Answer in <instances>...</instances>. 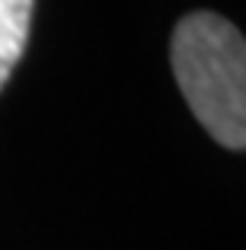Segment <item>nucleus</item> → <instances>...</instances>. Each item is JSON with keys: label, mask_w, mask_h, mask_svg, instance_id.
Returning <instances> with one entry per match:
<instances>
[{"label": "nucleus", "mask_w": 246, "mask_h": 250, "mask_svg": "<svg viewBox=\"0 0 246 250\" xmlns=\"http://www.w3.org/2000/svg\"><path fill=\"white\" fill-rule=\"evenodd\" d=\"M173 74L189 109L224 147L246 145V42L230 20L189 13L173 29Z\"/></svg>", "instance_id": "f257e3e1"}, {"label": "nucleus", "mask_w": 246, "mask_h": 250, "mask_svg": "<svg viewBox=\"0 0 246 250\" xmlns=\"http://www.w3.org/2000/svg\"><path fill=\"white\" fill-rule=\"evenodd\" d=\"M36 0H0V87L10 81L13 67L19 64L32 22Z\"/></svg>", "instance_id": "f03ea898"}]
</instances>
